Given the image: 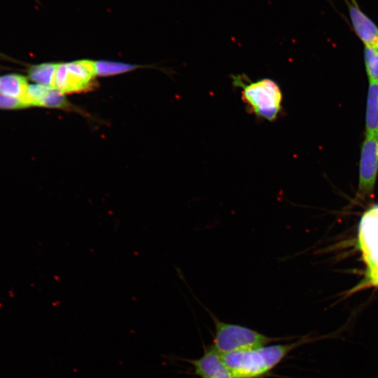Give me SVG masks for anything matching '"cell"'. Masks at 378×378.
Wrapping results in <instances>:
<instances>
[{
	"label": "cell",
	"instance_id": "obj_8",
	"mask_svg": "<svg viewBox=\"0 0 378 378\" xmlns=\"http://www.w3.org/2000/svg\"><path fill=\"white\" fill-rule=\"evenodd\" d=\"M188 362L194 366L195 374L200 378H234L221 355L211 346L202 357Z\"/></svg>",
	"mask_w": 378,
	"mask_h": 378
},
{
	"label": "cell",
	"instance_id": "obj_1",
	"mask_svg": "<svg viewBox=\"0 0 378 378\" xmlns=\"http://www.w3.org/2000/svg\"><path fill=\"white\" fill-rule=\"evenodd\" d=\"M231 78L233 85L241 90V99L250 113L270 122L277 119L283 108V94L276 82L267 78L254 81L244 74Z\"/></svg>",
	"mask_w": 378,
	"mask_h": 378
},
{
	"label": "cell",
	"instance_id": "obj_11",
	"mask_svg": "<svg viewBox=\"0 0 378 378\" xmlns=\"http://www.w3.org/2000/svg\"><path fill=\"white\" fill-rule=\"evenodd\" d=\"M300 343L265 345L260 347V350L265 358L269 370H271L278 365Z\"/></svg>",
	"mask_w": 378,
	"mask_h": 378
},
{
	"label": "cell",
	"instance_id": "obj_9",
	"mask_svg": "<svg viewBox=\"0 0 378 378\" xmlns=\"http://www.w3.org/2000/svg\"><path fill=\"white\" fill-rule=\"evenodd\" d=\"M365 134L378 136V82L369 83L365 111Z\"/></svg>",
	"mask_w": 378,
	"mask_h": 378
},
{
	"label": "cell",
	"instance_id": "obj_7",
	"mask_svg": "<svg viewBox=\"0 0 378 378\" xmlns=\"http://www.w3.org/2000/svg\"><path fill=\"white\" fill-rule=\"evenodd\" d=\"M351 26L356 36L364 44L378 50V26L365 13L356 0H343Z\"/></svg>",
	"mask_w": 378,
	"mask_h": 378
},
{
	"label": "cell",
	"instance_id": "obj_12",
	"mask_svg": "<svg viewBox=\"0 0 378 378\" xmlns=\"http://www.w3.org/2000/svg\"><path fill=\"white\" fill-rule=\"evenodd\" d=\"M56 68L57 64L54 63L32 66L29 71V76L37 84L53 88Z\"/></svg>",
	"mask_w": 378,
	"mask_h": 378
},
{
	"label": "cell",
	"instance_id": "obj_14",
	"mask_svg": "<svg viewBox=\"0 0 378 378\" xmlns=\"http://www.w3.org/2000/svg\"><path fill=\"white\" fill-rule=\"evenodd\" d=\"M364 62L369 83L378 82V50L365 47Z\"/></svg>",
	"mask_w": 378,
	"mask_h": 378
},
{
	"label": "cell",
	"instance_id": "obj_3",
	"mask_svg": "<svg viewBox=\"0 0 378 378\" xmlns=\"http://www.w3.org/2000/svg\"><path fill=\"white\" fill-rule=\"evenodd\" d=\"M95 76L92 60L57 64L53 88L64 94L85 91L93 87Z\"/></svg>",
	"mask_w": 378,
	"mask_h": 378
},
{
	"label": "cell",
	"instance_id": "obj_16",
	"mask_svg": "<svg viewBox=\"0 0 378 378\" xmlns=\"http://www.w3.org/2000/svg\"><path fill=\"white\" fill-rule=\"evenodd\" d=\"M368 286H378V274L370 277L368 281Z\"/></svg>",
	"mask_w": 378,
	"mask_h": 378
},
{
	"label": "cell",
	"instance_id": "obj_15",
	"mask_svg": "<svg viewBox=\"0 0 378 378\" xmlns=\"http://www.w3.org/2000/svg\"><path fill=\"white\" fill-rule=\"evenodd\" d=\"M25 108L21 99L14 98L0 94V108L18 109Z\"/></svg>",
	"mask_w": 378,
	"mask_h": 378
},
{
	"label": "cell",
	"instance_id": "obj_5",
	"mask_svg": "<svg viewBox=\"0 0 378 378\" xmlns=\"http://www.w3.org/2000/svg\"><path fill=\"white\" fill-rule=\"evenodd\" d=\"M378 174V136L365 134L360 149L358 196L369 197L373 192Z\"/></svg>",
	"mask_w": 378,
	"mask_h": 378
},
{
	"label": "cell",
	"instance_id": "obj_17",
	"mask_svg": "<svg viewBox=\"0 0 378 378\" xmlns=\"http://www.w3.org/2000/svg\"><path fill=\"white\" fill-rule=\"evenodd\" d=\"M34 1H37V2H38V4H39V2H38V0H34Z\"/></svg>",
	"mask_w": 378,
	"mask_h": 378
},
{
	"label": "cell",
	"instance_id": "obj_10",
	"mask_svg": "<svg viewBox=\"0 0 378 378\" xmlns=\"http://www.w3.org/2000/svg\"><path fill=\"white\" fill-rule=\"evenodd\" d=\"M24 76L9 74L0 77V92L4 95L22 99L28 88Z\"/></svg>",
	"mask_w": 378,
	"mask_h": 378
},
{
	"label": "cell",
	"instance_id": "obj_13",
	"mask_svg": "<svg viewBox=\"0 0 378 378\" xmlns=\"http://www.w3.org/2000/svg\"><path fill=\"white\" fill-rule=\"evenodd\" d=\"M96 75L106 76L129 71L137 68V66L122 62L110 61L94 62Z\"/></svg>",
	"mask_w": 378,
	"mask_h": 378
},
{
	"label": "cell",
	"instance_id": "obj_4",
	"mask_svg": "<svg viewBox=\"0 0 378 378\" xmlns=\"http://www.w3.org/2000/svg\"><path fill=\"white\" fill-rule=\"evenodd\" d=\"M220 355L234 378H260L270 371L260 347Z\"/></svg>",
	"mask_w": 378,
	"mask_h": 378
},
{
	"label": "cell",
	"instance_id": "obj_6",
	"mask_svg": "<svg viewBox=\"0 0 378 378\" xmlns=\"http://www.w3.org/2000/svg\"><path fill=\"white\" fill-rule=\"evenodd\" d=\"M358 237L367 265L365 277L378 274V206L364 214Z\"/></svg>",
	"mask_w": 378,
	"mask_h": 378
},
{
	"label": "cell",
	"instance_id": "obj_2",
	"mask_svg": "<svg viewBox=\"0 0 378 378\" xmlns=\"http://www.w3.org/2000/svg\"><path fill=\"white\" fill-rule=\"evenodd\" d=\"M215 325L216 334L211 346L220 354L257 349L278 339L270 337L251 328L225 323L205 308Z\"/></svg>",
	"mask_w": 378,
	"mask_h": 378
}]
</instances>
